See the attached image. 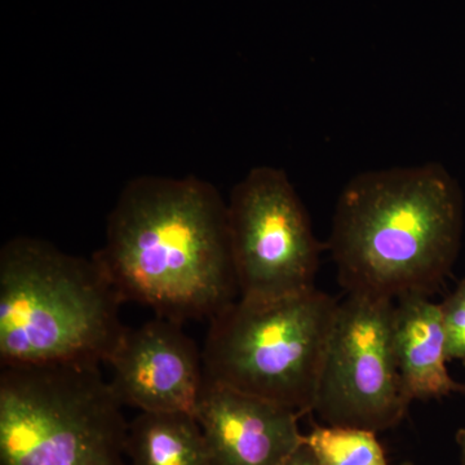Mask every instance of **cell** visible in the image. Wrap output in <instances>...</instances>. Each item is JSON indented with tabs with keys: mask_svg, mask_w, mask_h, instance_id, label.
Masks as SVG:
<instances>
[{
	"mask_svg": "<svg viewBox=\"0 0 465 465\" xmlns=\"http://www.w3.org/2000/svg\"><path fill=\"white\" fill-rule=\"evenodd\" d=\"M194 415L211 465H282L304 439L298 412L207 379Z\"/></svg>",
	"mask_w": 465,
	"mask_h": 465,
	"instance_id": "cell-9",
	"label": "cell"
},
{
	"mask_svg": "<svg viewBox=\"0 0 465 465\" xmlns=\"http://www.w3.org/2000/svg\"><path fill=\"white\" fill-rule=\"evenodd\" d=\"M401 465H418V464H415L414 461H405V463H402Z\"/></svg>",
	"mask_w": 465,
	"mask_h": 465,
	"instance_id": "cell-16",
	"label": "cell"
},
{
	"mask_svg": "<svg viewBox=\"0 0 465 465\" xmlns=\"http://www.w3.org/2000/svg\"><path fill=\"white\" fill-rule=\"evenodd\" d=\"M106 363L113 371L110 387L122 405L194 414L203 360L182 323L155 317L136 329L127 327Z\"/></svg>",
	"mask_w": 465,
	"mask_h": 465,
	"instance_id": "cell-8",
	"label": "cell"
},
{
	"mask_svg": "<svg viewBox=\"0 0 465 465\" xmlns=\"http://www.w3.org/2000/svg\"><path fill=\"white\" fill-rule=\"evenodd\" d=\"M99 262L35 237L0 250V366L101 365L127 327Z\"/></svg>",
	"mask_w": 465,
	"mask_h": 465,
	"instance_id": "cell-3",
	"label": "cell"
},
{
	"mask_svg": "<svg viewBox=\"0 0 465 465\" xmlns=\"http://www.w3.org/2000/svg\"><path fill=\"white\" fill-rule=\"evenodd\" d=\"M393 345L403 390L410 401L440 400L465 394L449 374L440 305L428 296L397 299L394 308Z\"/></svg>",
	"mask_w": 465,
	"mask_h": 465,
	"instance_id": "cell-10",
	"label": "cell"
},
{
	"mask_svg": "<svg viewBox=\"0 0 465 465\" xmlns=\"http://www.w3.org/2000/svg\"><path fill=\"white\" fill-rule=\"evenodd\" d=\"M92 256L124 302L164 320L210 321L240 298L228 203L194 174L125 183Z\"/></svg>",
	"mask_w": 465,
	"mask_h": 465,
	"instance_id": "cell-1",
	"label": "cell"
},
{
	"mask_svg": "<svg viewBox=\"0 0 465 465\" xmlns=\"http://www.w3.org/2000/svg\"><path fill=\"white\" fill-rule=\"evenodd\" d=\"M376 434L362 428L314 424L302 440L322 465H390Z\"/></svg>",
	"mask_w": 465,
	"mask_h": 465,
	"instance_id": "cell-12",
	"label": "cell"
},
{
	"mask_svg": "<svg viewBox=\"0 0 465 465\" xmlns=\"http://www.w3.org/2000/svg\"><path fill=\"white\" fill-rule=\"evenodd\" d=\"M131 465H211L197 418L186 411H140L128 423Z\"/></svg>",
	"mask_w": 465,
	"mask_h": 465,
	"instance_id": "cell-11",
	"label": "cell"
},
{
	"mask_svg": "<svg viewBox=\"0 0 465 465\" xmlns=\"http://www.w3.org/2000/svg\"><path fill=\"white\" fill-rule=\"evenodd\" d=\"M455 440H457L459 452H460L461 465H465V428L458 430L455 434Z\"/></svg>",
	"mask_w": 465,
	"mask_h": 465,
	"instance_id": "cell-15",
	"label": "cell"
},
{
	"mask_svg": "<svg viewBox=\"0 0 465 465\" xmlns=\"http://www.w3.org/2000/svg\"><path fill=\"white\" fill-rule=\"evenodd\" d=\"M226 203L240 298L277 299L316 289L322 247L283 170L253 167Z\"/></svg>",
	"mask_w": 465,
	"mask_h": 465,
	"instance_id": "cell-7",
	"label": "cell"
},
{
	"mask_svg": "<svg viewBox=\"0 0 465 465\" xmlns=\"http://www.w3.org/2000/svg\"><path fill=\"white\" fill-rule=\"evenodd\" d=\"M338 307L317 289L234 300L208 321L204 379L312 414Z\"/></svg>",
	"mask_w": 465,
	"mask_h": 465,
	"instance_id": "cell-4",
	"label": "cell"
},
{
	"mask_svg": "<svg viewBox=\"0 0 465 465\" xmlns=\"http://www.w3.org/2000/svg\"><path fill=\"white\" fill-rule=\"evenodd\" d=\"M463 194L439 163L357 174L333 213L329 249L347 293L433 295L457 260Z\"/></svg>",
	"mask_w": 465,
	"mask_h": 465,
	"instance_id": "cell-2",
	"label": "cell"
},
{
	"mask_svg": "<svg viewBox=\"0 0 465 465\" xmlns=\"http://www.w3.org/2000/svg\"><path fill=\"white\" fill-rule=\"evenodd\" d=\"M440 305L449 361L465 366V278Z\"/></svg>",
	"mask_w": 465,
	"mask_h": 465,
	"instance_id": "cell-13",
	"label": "cell"
},
{
	"mask_svg": "<svg viewBox=\"0 0 465 465\" xmlns=\"http://www.w3.org/2000/svg\"><path fill=\"white\" fill-rule=\"evenodd\" d=\"M282 465H322L318 460L316 454L312 451L307 443L302 440V445L299 446Z\"/></svg>",
	"mask_w": 465,
	"mask_h": 465,
	"instance_id": "cell-14",
	"label": "cell"
},
{
	"mask_svg": "<svg viewBox=\"0 0 465 465\" xmlns=\"http://www.w3.org/2000/svg\"><path fill=\"white\" fill-rule=\"evenodd\" d=\"M394 308L356 293L339 302L313 407L327 425L379 433L405 418L411 401L394 354Z\"/></svg>",
	"mask_w": 465,
	"mask_h": 465,
	"instance_id": "cell-6",
	"label": "cell"
},
{
	"mask_svg": "<svg viewBox=\"0 0 465 465\" xmlns=\"http://www.w3.org/2000/svg\"><path fill=\"white\" fill-rule=\"evenodd\" d=\"M122 409L100 365L2 367L0 465H131Z\"/></svg>",
	"mask_w": 465,
	"mask_h": 465,
	"instance_id": "cell-5",
	"label": "cell"
}]
</instances>
